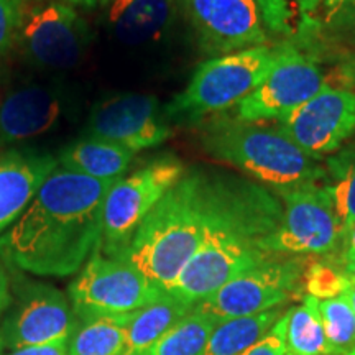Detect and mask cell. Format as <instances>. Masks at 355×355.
<instances>
[{"label":"cell","mask_w":355,"mask_h":355,"mask_svg":"<svg viewBox=\"0 0 355 355\" xmlns=\"http://www.w3.org/2000/svg\"><path fill=\"white\" fill-rule=\"evenodd\" d=\"M114 183L58 166L19 220L0 235V259L38 277L78 273L99 250L104 201Z\"/></svg>","instance_id":"6da1fadb"},{"label":"cell","mask_w":355,"mask_h":355,"mask_svg":"<svg viewBox=\"0 0 355 355\" xmlns=\"http://www.w3.org/2000/svg\"><path fill=\"white\" fill-rule=\"evenodd\" d=\"M277 194L257 184L212 180L201 245L166 293L196 306L230 279L272 259L260 247L283 217Z\"/></svg>","instance_id":"7a4b0ae2"},{"label":"cell","mask_w":355,"mask_h":355,"mask_svg":"<svg viewBox=\"0 0 355 355\" xmlns=\"http://www.w3.org/2000/svg\"><path fill=\"white\" fill-rule=\"evenodd\" d=\"M212 193V178L186 171L148 212L119 260L135 266L168 291L201 245Z\"/></svg>","instance_id":"3957f363"},{"label":"cell","mask_w":355,"mask_h":355,"mask_svg":"<svg viewBox=\"0 0 355 355\" xmlns=\"http://www.w3.org/2000/svg\"><path fill=\"white\" fill-rule=\"evenodd\" d=\"M201 145L209 157L272 186L273 191L326 181V168L278 125L220 115L204 123Z\"/></svg>","instance_id":"277c9868"},{"label":"cell","mask_w":355,"mask_h":355,"mask_svg":"<svg viewBox=\"0 0 355 355\" xmlns=\"http://www.w3.org/2000/svg\"><path fill=\"white\" fill-rule=\"evenodd\" d=\"M282 43L214 56L194 71L180 94L165 107L170 122L194 125L237 107L263 81L277 61Z\"/></svg>","instance_id":"5b68a950"},{"label":"cell","mask_w":355,"mask_h":355,"mask_svg":"<svg viewBox=\"0 0 355 355\" xmlns=\"http://www.w3.org/2000/svg\"><path fill=\"white\" fill-rule=\"evenodd\" d=\"M198 43L207 55L268 46L290 33V6L275 0H183Z\"/></svg>","instance_id":"8992f818"},{"label":"cell","mask_w":355,"mask_h":355,"mask_svg":"<svg viewBox=\"0 0 355 355\" xmlns=\"http://www.w3.org/2000/svg\"><path fill=\"white\" fill-rule=\"evenodd\" d=\"M184 173L183 162L163 157L115 181L104 201L101 254L121 259L141 220Z\"/></svg>","instance_id":"52a82bcc"},{"label":"cell","mask_w":355,"mask_h":355,"mask_svg":"<svg viewBox=\"0 0 355 355\" xmlns=\"http://www.w3.org/2000/svg\"><path fill=\"white\" fill-rule=\"evenodd\" d=\"M283 217L260 247L272 255H326L343 245V225L324 184L309 183L275 189Z\"/></svg>","instance_id":"ba28073f"},{"label":"cell","mask_w":355,"mask_h":355,"mask_svg":"<svg viewBox=\"0 0 355 355\" xmlns=\"http://www.w3.org/2000/svg\"><path fill=\"white\" fill-rule=\"evenodd\" d=\"M165 293L135 266L96 250L69 285L68 298L78 321H86L135 313Z\"/></svg>","instance_id":"9c48e42d"},{"label":"cell","mask_w":355,"mask_h":355,"mask_svg":"<svg viewBox=\"0 0 355 355\" xmlns=\"http://www.w3.org/2000/svg\"><path fill=\"white\" fill-rule=\"evenodd\" d=\"M278 257L275 255L230 279L206 300L199 301L194 309L220 324L279 308L300 290L304 265L298 259Z\"/></svg>","instance_id":"30bf717a"},{"label":"cell","mask_w":355,"mask_h":355,"mask_svg":"<svg viewBox=\"0 0 355 355\" xmlns=\"http://www.w3.org/2000/svg\"><path fill=\"white\" fill-rule=\"evenodd\" d=\"M327 86L322 69L298 48L282 44L279 55L260 86L235 107L239 121H279Z\"/></svg>","instance_id":"8fae6325"},{"label":"cell","mask_w":355,"mask_h":355,"mask_svg":"<svg viewBox=\"0 0 355 355\" xmlns=\"http://www.w3.org/2000/svg\"><path fill=\"white\" fill-rule=\"evenodd\" d=\"M69 298L44 283H26L0 327L7 349L68 344L78 327Z\"/></svg>","instance_id":"7c38bea8"},{"label":"cell","mask_w":355,"mask_h":355,"mask_svg":"<svg viewBox=\"0 0 355 355\" xmlns=\"http://www.w3.org/2000/svg\"><path fill=\"white\" fill-rule=\"evenodd\" d=\"M86 133L137 153L162 145L173 135V128L158 97L125 92L97 102Z\"/></svg>","instance_id":"4fadbf2b"},{"label":"cell","mask_w":355,"mask_h":355,"mask_svg":"<svg viewBox=\"0 0 355 355\" xmlns=\"http://www.w3.org/2000/svg\"><path fill=\"white\" fill-rule=\"evenodd\" d=\"M19 38L35 64L69 69L87 50L89 30L74 8L63 2H44L24 12Z\"/></svg>","instance_id":"5bb4252c"},{"label":"cell","mask_w":355,"mask_h":355,"mask_svg":"<svg viewBox=\"0 0 355 355\" xmlns=\"http://www.w3.org/2000/svg\"><path fill=\"white\" fill-rule=\"evenodd\" d=\"M278 127L313 158L334 153L355 135V92L326 87L278 121Z\"/></svg>","instance_id":"9a60e30c"},{"label":"cell","mask_w":355,"mask_h":355,"mask_svg":"<svg viewBox=\"0 0 355 355\" xmlns=\"http://www.w3.org/2000/svg\"><path fill=\"white\" fill-rule=\"evenodd\" d=\"M64 114V97L58 89L25 86L0 104V146L30 140L58 125Z\"/></svg>","instance_id":"2e32d148"},{"label":"cell","mask_w":355,"mask_h":355,"mask_svg":"<svg viewBox=\"0 0 355 355\" xmlns=\"http://www.w3.org/2000/svg\"><path fill=\"white\" fill-rule=\"evenodd\" d=\"M56 168L58 158L50 153H0V235L19 220Z\"/></svg>","instance_id":"e0dca14e"},{"label":"cell","mask_w":355,"mask_h":355,"mask_svg":"<svg viewBox=\"0 0 355 355\" xmlns=\"http://www.w3.org/2000/svg\"><path fill=\"white\" fill-rule=\"evenodd\" d=\"M173 0H112L107 21L122 43L137 46L157 40L170 26Z\"/></svg>","instance_id":"ac0fdd59"},{"label":"cell","mask_w":355,"mask_h":355,"mask_svg":"<svg viewBox=\"0 0 355 355\" xmlns=\"http://www.w3.org/2000/svg\"><path fill=\"white\" fill-rule=\"evenodd\" d=\"M133 157L135 153L121 145L87 135L61 150L58 166L99 181H117L128 170Z\"/></svg>","instance_id":"d6986e66"},{"label":"cell","mask_w":355,"mask_h":355,"mask_svg":"<svg viewBox=\"0 0 355 355\" xmlns=\"http://www.w3.org/2000/svg\"><path fill=\"white\" fill-rule=\"evenodd\" d=\"M193 309V304L165 293L155 303L132 313L125 329V355H144L159 337Z\"/></svg>","instance_id":"ffe728a7"},{"label":"cell","mask_w":355,"mask_h":355,"mask_svg":"<svg viewBox=\"0 0 355 355\" xmlns=\"http://www.w3.org/2000/svg\"><path fill=\"white\" fill-rule=\"evenodd\" d=\"M283 314L285 313L277 308L255 316L229 319L217 324L202 355H241L272 329Z\"/></svg>","instance_id":"44dd1931"},{"label":"cell","mask_w":355,"mask_h":355,"mask_svg":"<svg viewBox=\"0 0 355 355\" xmlns=\"http://www.w3.org/2000/svg\"><path fill=\"white\" fill-rule=\"evenodd\" d=\"M130 314L79 321L68 343L69 355H125V329Z\"/></svg>","instance_id":"7402d4cb"},{"label":"cell","mask_w":355,"mask_h":355,"mask_svg":"<svg viewBox=\"0 0 355 355\" xmlns=\"http://www.w3.org/2000/svg\"><path fill=\"white\" fill-rule=\"evenodd\" d=\"M286 316L285 355H332L319 316V300L306 295L303 303L286 311Z\"/></svg>","instance_id":"603a6c76"},{"label":"cell","mask_w":355,"mask_h":355,"mask_svg":"<svg viewBox=\"0 0 355 355\" xmlns=\"http://www.w3.org/2000/svg\"><path fill=\"white\" fill-rule=\"evenodd\" d=\"M216 326L214 319L193 309L144 355H202Z\"/></svg>","instance_id":"cb8c5ba5"},{"label":"cell","mask_w":355,"mask_h":355,"mask_svg":"<svg viewBox=\"0 0 355 355\" xmlns=\"http://www.w3.org/2000/svg\"><path fill=\"white\" fill-rule=\"evenodd\" d=\"M326 186L334 201L343 235L355 224V145L343 148L326 162ZM344 241V239H343Z\"/></svg>","instance_id":"d4e9b609"},{"label":"cell","mask_w":355,"mask_h":355,"mask_svg":"<svg viewBox=\"0 0 355 355\" xmlns=\"http://www.w3.org/2000/svg\"><path fill=\"white\" fill-rule=\"evenodd\" d=\"M319 316L332 355H345L355 349V311L344 295L319 301Z\"/></svg>","instance_id":"484cf974"},{"label":"cell","mask_w":355,"mask_h":355,"mask_svg":"<svg viewBox=\"0 0 355 355\" xmlns=\"http://www.w3.org/2000/svg\"><path fill=\"white\" fill-rule=\"evenodd\" d=\"M303 282L308 295L319 301L343 296L350 288L344 270H337L332 265L322 263V261L313 263L308 270H304Z\"/></svg>","instance_id":"4316f807"},{"label":"cell","mask_w":355,"mask_h":355,"mask_svg":"<svg viewBox=\"0 0 355 355\" xmlns=\"http://www.w3.org/2000/svg\"><path fill=\"white\" fill-rule=\"evenodd\" d=\"M21 15L24 10L19 0H0V56L19 38Z\"/></svg>","instance_id":"83f0119b"},{"label":"cell","mask_w":355,"mask_h":355,"mask_svg":"<svg viewBox=\"0 0 355 355\" xmlns=\"http://www.w3.org/2000/svg\"><path fill=\"white\" fill-rule=\"evenodd\" d=\"M286 313L278 319V322L261 339L257 340L241 355H285V334H286Z\"/></svg>","instance_id":"f1b7e54d"},{"label":"cell","mask_w":355,"mask_h":355,"mask_svg":"<svg viewBox=\"0 0 355 355\" xmlns=\"http://www.w3.org/2000/svg\"><path fill=\"white\" fill-rule=\"evenodd\" d=\"M326 24L337 37L355 40V0H345Z\"/></svg>","instance_id":"f546056e"},{"label":"cell","mask_w":355,"mask_h":355,"mask_svg":"<svg viewBox=\"0 0 355 355\" xmlns=\"http://www.w3.org/2000/svg\"><path fill=\"white\" fill-rule=\"evenodd\" d=\"M334 78L340 84H344L345 89L355 92V51L340 61V64L334 71Z\"/></svg>","instance_id":"4dcf8cb0"},{"label":"cell","mask_w":355,"mask_h":355,"mask_svg":"<svg viewBox=\"0 0 355 355\" xmlns=\"http://www.w3.org/2000/svg\"><path fill=\"white\" fill-rule=\"evenodd\" d=\"M7 355H69L68 344L56 345H37V347H24L10 350Z\"/></svg>","instance_id":"1f68e13d"},{"label":"cell","mask_w":355,"mask_h":355,"mask_svg":"<svg viewBox=\"0 0 355 355\" xmlns=\"http://www.w3.org/2000/svg\"><path fill=\"white\" fill-rule=\"evenodd\" d=\"M344 2L345 0H303V7L304 10H319L321 8L327 20L339 10V7Z\"/></svg>","instance_id":"d6a6232c"},{"label":"cell","mask_w":355,"mask_h":355,"mask_svg":"<svg viewBox=\"0 0 355 355\" xmlns=\"http://www.w3.org/2000/svg\"><path fill=\"white\" fill-rule=\"evenodd\" d=\"M10 303H12L10 282H8L7 273L3 272V268L0 266V314L10 306Z\"/></svg>","instance_id":"836d02e7"},{"label":"cell","mask_w":355,"mask_h":355,"mask_svg":"<svg viewBox=\"0 0 355 355\" xmlns=\"http://www.w3.org/2000/svg\"><path fill=\"white\" fill-rule=\"evenodd\" d=\"M355 260V224L347 230L343 241V263Z\"/></svg>","instance_id":"e575fe53"},{"label":"cell","mask_w":355,"mask_h":355,"mask_svg":"<svg viewBox=\"0 0 355 355\" xmlns=\"http://www.w3.org/2000/svg\"><path fill=\"white\" fill-rule=\"evenodd\" d=\"M343 270H344V275H345V277H347L350 285L355 286V260L344 263V268Z\"/></svg>","instance_id":"d590c367"},{"label":"cell","mask_w":355,"mask_h":355,"mask_svg":"<svg viewBox=\"0 0 355 355\" xmlns=\"http://www.w3.org/2000/svg\"><path fill=\"white\" fill-rule=\"evenodd\" d=\"M71 3H76V6H86V7H94L99 2H107V0H68Z\"/></svg>","instance_id":"8d00e7d4"},{"label":"cell","mask_w":355,"mask_h":355,"mask_svg":"<svg viewBox=\"0 0 355 355\" xmlns=\"http://www.w3.org/2000/svg\"><path fill=\"white\" fill-rule=\"evenodd\" d=\"M345 298H347V301L350 303V306H352V309L355 311V286L350 285V288L347 291H345Z\"/></svg>","instance_id":"74e56055"},{"label":"cell","mask_w":355,"mask_h":355,"mask_svg":"<svg viewBox=\"0 0 355 355\" xmlns=\"http://www.w3.org/2000/svg\"><path fill=\"white\" fill-rule=\"evenodd\" d=\"M2 334H0V354H2Z\"/></svg>","instance_id":"f35d334b"},{"label":"cell","mask_w":355,"mask_h":355,"mask_svg":"<svg viewBox=\"0 0 355 355\" xmlns=\"http://www.w3.org/2000/svg\"><path fill=\"white\" fill-rule=\"evenodd\" d=\"M275 2H279V3H288V0H275Z\"/></svg>","instance_id":"ab89813d"},{"label":"cell","mask_w":355,"mask_h":355,"mask_svg":"<svg viewBox=\"0 0 355 355\" xmlns=\"http://www.w3.org/2000/svg\"><path fill=\"white\" fill-rule=\"evenodd\" d=\"M345 355H355V349H352L349 354H345Z\"/></svg>","instance_id":"60d3db41"},{"label":"cell","mask_w":355,"mask_h":355,"mask_svg":"<svg viewBox=\"0 0 355 355\" xmlns=\"http://www.w3.org/2000/svg\"><path fill=\"white\" fill-rule=\"evenodd\" d=\"M19 2H21V0H19Z\"/></svg>","instance_id":"b9f144b4"}]
</instances>
